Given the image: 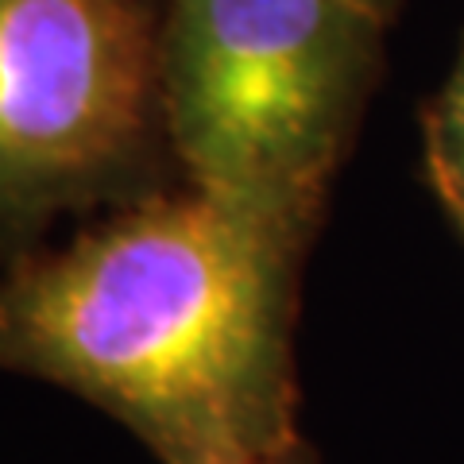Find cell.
<instances>
[{
	"label": "cell",
	"mask_w": 464,
	"mask_h": 464,
	"mask_svg": "<svg viewBox=\"0 0 464 464\" xmlns=\"http://www.w3.org/2000/svg\"><path fill=\"white\" fill-rule=\"evenodd\" d=\"M426 163L449 213L464 228V63L426 112Z\"/></svg>",
	"instance_id": "cell-4"
},
{
	"label": "cell",
	"mask_w": 464,
	"mask_h": 464,
	"mask_svg": "<svg viewBox=\"0 0 464 464\" xmlns=\"http://www.w3.org/2000/svg\"><path fill=\"white\" fill-rule=\"evenodd\" d=\"M383 27L360 0H163V121L186 186L314 232Z\"/></svg>",
	"instance_id": "cell-2"
},
{
	"label": "cell",
	"mask_w": 464,
	"mask_h": 464,
	"mask_svg": "<svg viewBox=\"0 0 464 464\" xmlns=\"http://www.w3.org/2000/svg\"><path fill=\"white\" fill-rule=\"evenodd\" d=\"M213 464H314V457L306 453L302 441H286L275 449H259V453H240V457H225Z\"/></svg>",
	"instance_id": "cell-5"
},
{
	"label": "cell",
	"mask_w": 464,
	"mask_h": 464,
	"mask_svg": "<svg viewBox=\"0 0 464 464\" xmlns=\"http://www.w3.org/2000/svg\"><path fill=\"white\" fill-rule=\"evenodd\" d=\"M360 5H364V8H372V12H380L383 20H391V12H395V5H399V0H360Z\"/></svg>",
	"instance_id": "cell-6"
},
{
	"label": "cell",
	"mask_w": 464,
	"mask_h": 464,
	"mask_svg": "<svg viewBox=\"0 0 464 464\" xmlns=\"http://www.w3.org/2000/svg\"><path fill=\"white\" fill-rule=\"evenodd\" d=\"M159 54L163 0H0V264L63 213L163 190Z\"/></svg>",
	"instance_id": "cell-3"
},
{
	"label": "cell",
	"mask_w": 464,
	"mask_h": 464,
	"mask_svg": "<svg viewBox=\"0 0 464 464\" xmlns=\"http://www.w3.org/2000/svg\"><path fill=\"white\" fill-rule=\"evenodd\" d=\"M310 232L198 186L155 190L0 275V372L74 391L163 464L298 441Z\"/></svg>",
	"instance_id": "cell-1"
}]
</instances>
